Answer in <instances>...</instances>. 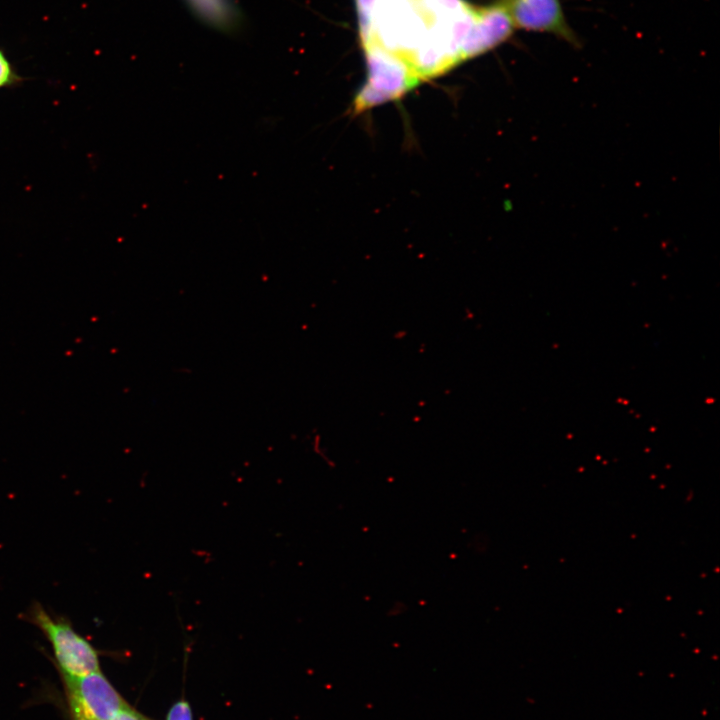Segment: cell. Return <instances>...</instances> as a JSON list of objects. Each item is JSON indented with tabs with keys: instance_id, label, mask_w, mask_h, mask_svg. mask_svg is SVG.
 Listing matches in <instances>:
<instances>
[{
	"instance_id": "obj_10",
	"label": "cell",
	"mask_w": 720,
	"mask_h": 720,
	"mask_svg": "<svg viewBox=\"0 0 720 720\" xmlns=\"http://www.w3.org/2000/svg\"><path fill=\"white\" fill-rule=\"evenodd\" d=\"M112 720H148L129 705L121 709Z\"/></svg>"
},
{
	"instance_id": "obj_1",
	"label": "cell",
	"mask_w": 720,
	"mask_h": 720,
	"mask_svg": "<svg viewBox=\"0 0 720 720\" xmlns=\"http://www.w3.org/2000/svg\"><path fill=\"white\" fill-rule=\"evenodd\" d=\"M362 45L402 60L419 81L463 60L477 7L465 0H354Z\"/></svg>"
},
{
	"instance_id": "obj_4",
	"label": "cell",
	"mask_w": 720,
	"mask_h": 720,
	"mask_svg": "<svg viewBox=\"0 0 720 720\" xmlns=\"http://www.w3.org/2000/svg\"><path fill=\"white\" fill-rule=\"evenodd\" d=\"M63 678L73 720H112L128 705L100 670Z\"/></svg>"
},
{
	"instance_id": "obj_7",
	"label": "cell",
	"mask_w": 720,
	"mask_h": 720,
	"mask_svg": "<svg viewBox=\"0 0 720 720\" xmlns=\"http://www.w3.org/2000/svg\"><path fill=\"white\" fill-rule=\"evenodd\" d=\"M192 13L208 26L223 32L240 23V12L233 0H185Z\"/></svg>"
},
{
	"instance_id": "obj_5",
	"label": "cell",
	"mask_w": 720,
	"mask_h": 720,
	"mask_svg": "<svg viewBox=\"0 0 720 720\" xmlns=\"http://www.w3.org/2000/svg\"><path fill=\"white\" fill-rule=\"evenodd\" d=\"M500 1L515 29L549 34L574 47L580 46V39L570 26L560 0Z\"/></svg>"
},
{
	"instance_id": "obj_9",
	"label": "cell",
	"mask_w": 720,
	"mask_h": 720,
	"mask_svg": "<svg viewBox=\"0 0 720 720\" xmlns=\"http://www.w3.org/2000/svg\"><path fill=\"white\" fill-rule=\"evenodd\" d=\"M167 720H192L189 704L183 700L175 703L168 713Z\"/></svg>"
},
{
	"instance_id": "obj_3",
	"label": "cell",
	"mask_w": 720,
	"mask_h": 720,
	"mask_svg": "<svg viewBox=\"0 0 720 720\" xmlns=\"http://www.w3.org/2000/svg\"><path fill=\"white\" fill-rule=\"evenodd\" d=\"M362 47L368 76L354 100L355 111L363 112L399 98L419 82L411 69L398 57L374 45Z\"/></svg>"
},
{
	"instance_id": "obj_2",
	"label": "cell",
	"mask_w": 720,
	"mask_h": 720,
	"mask_svg": "<svg viewBox=\"0 0 720 720\" xmlns=\"http://www.w3.org/2000/svg\"><path fill=\"white\" fill-rule=\"evenodd\" d=\"M19 617L45 635L63 675L82 676L100 670L97 650L65 616L52 615L40 602L33 601Z\"/></svg>"
},
{
	"instance_id": "obj_6",
	"label": "cell",
	"mask_w": 720,
	"mask_h": 720,
	"mask_svg": "<svg viewBox=\"0 0 720 720\" xmlns=\"http://www.w3.org/2000/svg\"><path fill=\"white\" fill-rule=\"evenodd\" d=\"M515 27L500 0L477 7L472 28L465 38L462 55L469 59L483 54L508 40Z\"/></svg>"
},
{
	"instance_id": "obj_8",
	"label": "cell",
	"mask_w": 720,
	"mask_h": 720,
	"mask_svg": "<svg viewBox=\"0 0 720 720\" xmlns=\"http://www.w3.org/2000/svg\"><path fill=\"white\" fill-rule=\"evenodd\" d=\"M22 80L5 53L0 49V89L18 85Z\"/></svg>"
}]
</instances>
